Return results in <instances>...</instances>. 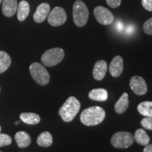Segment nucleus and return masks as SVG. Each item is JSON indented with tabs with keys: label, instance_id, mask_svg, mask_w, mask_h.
I'll use <instances>...</instances> for the list:
<instances>
[{
	"label": "nucleus",
	"instance_id": "ddd939ff",
	"mask_svg": "<svg viewBox=\"0 0 152 152\" xmlns=\"http://www.w3.org/2000/svg\"><path fill=\"white\" fill-rule=\"evenodd\" d=\"M18 9L17 0H3L2 11L7 17H11L16 14Z\"/></svg>",
	"mask_w": 152,
	"mask_h": 152
},
{
	"label": "nucleus",
	"instance_id": "7c9ffc66",
	"mask_svg": "<svg viewBox=\"0 0 152 152\" xmlns=\"http://www.w3.org/2000/svg\"><path fill=\"white\" fill-rule=\"evenodd\" d=\"M1 1H2V0H0V4L1 3Z\"/></svg>",
	"mask_w": 152,
	"mask_h": 152
},
{
	"label": "nucleus",
	"instance_id": "b1692460",
	"mask_svg": "<svg viewBox=\"0 0 152 152\" xmlns=\"http://www.w3.org/2000/svg\"><path fill=\"white\" fill-rule=\"evenodd\" d=\"M141 125L144 129L152 130V117H145L141 120Z\"/></svg>",
	"mask_w": 152,
	"mask_h": 152
},
{
	"label": "nucleus",
	"instance_id": "20e7f679",
	"mask_svg": "<svg viewBox=\"0 0 152 152\" xmlns=\"http://www.w3.org/2000/svg\"><path fill=\"white\" fill-rule=\"evenodd\" d=\"M65 53L61 48H53L47 50L41 57V62L47 67H52L59 64L64 59Z\"/></svg>",
	"mask_w": 152,
	"mask_h": 152
},
{
	"label": "nucleus",
	"instance_id": "c756f323",
	"mask_svg": "<svg viewBox=\"0 0 152 152\" xmlns=\"http://www.w3.org/2000/svg\"><path fill=\"white\" fill-rule=\"evenodd\" d=\"M1 126H0V132H1Z\"/></svg>",
	"mask_w": 152,
	"mask_h": 152
},
{
	"label": "nucleus",
	"instance_id": "c85d7f7f",
	"mask_svg": "<svg viewBox=\"0 0 152 152\" xmlns=\"http://www.w3.org/2000/svg\"><path fill=\"white\" fill-rule=\"evenodd\" d=\"M18 123H19V121H17V122L15 123V124H18Z\"/></svg>",
	"mask_w": 152,
	"mask_h": 152
},
{
	"label": "nucleus",
	"instance_id": "39448f33",
	"mask_svg": "<svg viewBox=\"0 0 152 152\" xmlns=\"http://www.w3.org/2000/svg\"><path fill=\"white\" fill-rule=\"evenodd\" d=\"M30 73L36 83L39 85H46L50 80V75L47 69L39 63H33L30 66Z\"/></svg>",
	"mask_w": 152,
	"mask_h": 152
},
{
	"label": "nucleus",
	"instance_id": "6e6552de",
	"mask_svg": "<svg viewBox=\"0 0 152 152\" xmlns=\"http://www.w3.org/2000/svg\"><path fill=\"white\" fill-rule=\"evenodd\" d=\"M94 15L96 20L104 26L111 25L114 20V16L111 11L101 6H98L94 9Z\"/></svg>",
	"mask_w": 152,
	"mask_h": 152
},
{
	"label": "nucleus",
	"instance_id": "f257e3e1",
	"mask_svg": "<svg viewBox=\"0 0 152 152\" xmlns=\"http://www.w3.org/2000/svg\"><path fill=\"white\" fill-rule=\"evenodd\" d=\"M106 117V112L99 106L87 108L80 114V121L86 126H94L103 122Z\"/></svg>",
	"mask_w": 152,
	"mask_h": 152
},
{
	"label": "nucleus",
	"instance_id": "5701e85b",
	"mask_svg": "<svg viewBox=\"0 0 152 152\" xmlns=\"http://www.w3.org/2000/svg\"><path fill=\"white\" fill-rule=\"evenodd\" d=\"M12 142V139L8 134L0 132V147L8 146Z\"/></svg>",
	"mask_w": 152,
	"mask_h": 152
},
{
	"label": "nucleus",
	"instance_id": "9b49d317",
	"mask_svg": "<svg viewBox=\"0 0 152 152\" xmlns=\"http://www.w3.org/2000/svg\"><path fill=\"white\" fill-rule=\"evenodd\" d=\"M109 72L112 77H117L123 71V59L121 56H116L112 59L109 66Z\"/></svg>",
	"mask_w": 152,
	"mask_h": 152
},
{
	"label": "nucleus",
	"instance_id": "aec40b11",
	"mask_svg": "<svg viewBox=\"0 0 152 152\" xmlns=\"http://www.w3.org/2000/svg\"><path fill=\"white\" fill-rule=\"evenodd\" d=\"M20 118L23 122L28 125H36L40 122V117L35 113H22Z\"/></svg>",
	"mask_w": 152,
	"mask_h": 152
},
{
	"label": "nucleus",
	"instance_id": "2f4dec72",
	"mask_svg": "<svg viewBox=\"0 0 152 152\" xmlns=\"http://www.w3.org/2000/svg\"><path fill=\"white\" fill-rule=\"evenodd\" d=\"M0 90H1V88H0Z\"/></svg>",
	"mask_w": 152,
	"mask_h": 152
},
{
	"label": "nucleus",
	"instance_id": "9d476101",
	"mask_svg": "<svg viewBox=\"0 0 152 152\" xmlns=\"http://www.w3.org/2000/svg\"><path fill=\"white\" fill-rule=\"evenodd\" d=\"M50 13V6L47 3H42L37 7L34 14L33 19L36 23H40L45 20Z\"/></svg>",
	"mask_w": 152,
	"mask_h": 152
},
{
	"label": "nucleus",
	"instance_id": "cd10ccee",
	"mask_svg": "<svg viewBox=\"0 0 152 152\" xmlns=\"http://www.w3.org/2000/svg\"><path fill=\"white\" fill-rule=\"evenodd\" d=\"M143 152H152V144H149L145 146Z\"/></svg>",
	"mask_w": 152,
	"mask_h": 152
},
{
	"label": "nucleus",
	"instance_id": "a878e982",
	"mask_svg": "<svg viewBox=\"0 0 152 152\" xmlns=\"http://www.w3.org/2000/svg\"><path fill=\"white\" fill-rule=\"evenodd\" d=\"M107 4L111 8H117L121 4V0H106Z\"/></svg>",
	"mask_w": 152,
	"mask_h": 152
},
{
	"label": "nucleus",
	"instance_id": "f03ea898",
	"mask_svg": "<svg viewBox=\"0 0 152 152\" xmlns=\"http://www.w3.org/2000/svg\"><path fill=\"white\" fill-rule=\"evenodd\" d=\"M80 109V102L75 96L68 97L58 111V114L64 122H71Z\"/></svg>",
	"mask_w": 152,
	"mask_h": 152
},
{
	"label": "nucleus",
	"instance_id": "393cba45",
	"mask_svg": "<svg viewBox=\"0 0 152 152\" xmlns=\"http://www.w3.org/2000/svg\"><path fill=\"white\" fill-rule=\"evenodd\" d=\"M143 30L146 34L152 35V18L148 19L143 25Z\"/></svg>",
	"mask_w": 152,
	"mask_h": 152
},
{
	"label": "nucleus",
	"instance_id": "1a4fd4ad",
	"mask_svg": "<svg viewBox=\"0 0 152 152\" xmlns=\"http://www.w3.org/2000/svg\"><path fill=\"white\" fill-rule=\"evenodd\" d=\"M130 86L132 92L137 95H144L147 92V85L141 76H133L130 80Z\"/></svg>",
	"mask_w": 152,
	"mask_h": 152
},
{
	"label": "nucleus",
	"instance_id": "bb28decb",
	"mask_svg": "<svg viewBox=\"0 0 152 152\" xmlns=\"http://www.w3.org/2000/svg\"><path fill=\"white\" fill-rule=\"evenodd\" d=\"M142 4L146 10L152 11V0H142Z\"/></svg>",
	"mask_w": 152,
	"mask_h": 152
},
{
	"label": "nucleus",
	"instance_id": "4be33fe9",
	"mask_svg": "<svg viewBox=\"0 0 152 152\" xmlns=\"http://www.w3.org/2000/svg\"><path fill=\"white\" fill-rule=\"evenodd\" d=\"M11 64V59L7 52L0 51V74L4 73L9 68Z\"/></svg>",
	"mask_w": 152,
	"mask_h": 152
},
{
	"label": "nucleus",
	"instance_id": "6ab92c4d",
	"mask_svg": "<svg viewBox=\"0 0 152 152\" xmlns=\"http://www.w3.org/2000/svg\"><path fill=\"white\" fill-rule=\"evenodd\" d=\"M134 140L137 143L142 146H146L149 144L150 138L147 132L144 129H138L135 131L134 135Z\"/></svg>",
	"mask_w": 152,
	"mask_h": 152
},
{
	"label": "nucleus",
	"instance_id": "473e14b6",
	"mask_svg": "<svg viewBox=\"0 0 152 152\" xmlns=\"http://www.w3.org/2000/svg\"><path fill=\"white\" fill-rule=\"evenodd\" d=\"M0 152H2V151H0Z\"/></svg>",
	"mask_w": 152,
	"mask_h": 152
},
{
	"label": "nucleus",
	"instance_id": "0eeeda50",
	"mask_svg": "<svg viewBox=\"0 0 152 152\" xmlns=\"http://www.w3.org/2000/svg\"><path fill=\"white\" fill-rule=\"evenodd\" d=\"M47 18L49 25L56 27L65 23L67 19V15L64 9L60 7H56L49 13Z\"/></svg>",
	"mask_w": 152,
	"mask_h": 152
},
{
	"label": "nucleus",
	"instance_id": "7ed1b4c3",
	"mask_svg": "<svg viewBox=\"0 0 152 152\" xmlns=\"http://www.w3.org/2000/svg\"><path fill=\"white\" fill-rule=\"evenodd\" d=\"M73 21L78 27L86 25L89 18V11L85 4L81 0H77L73 7Z\"/></svg>",
	"mask_w": 152,
	"mask_h": 152
},
{
	"label": "nucleus",
	"instance_id": "412c9836",
	"mask_svg": "<svg viewBox=\"0 0 152 152\" xmlns=\"http://www.w3.org/2000/svg\"><path fill=\"white\" fill-rule=\"evenodd\" d=\"M137 111L145 117H152V102H141L137 106Z\"/></svg>",
	"mask_w": 152,
	"mask_h": 152
},
{
	"label": "nucleus",
	"instance_id": "a211bd4d",
	"mask_svg": "<svg viewBox=\"0 0 152 152\" xmlns=\"http://www.w3.org/2000/svg\"><path fill=\"white\" fill-rule=\"evenodd\" d=\"M37 143L39 147H49L53 143V137L52 134L49 132H42L37 139Z\"/></svg>",
	"mask_w": 152,
	"mask_h": 152
},
{
	"label": "nucleus",
	"instance_id": "2eb2a0df",
	"mask_svg": "<svg viewBox=\"0 0 152 152\" xmlns=\"http://www.w3.org/2000/svg\"><path fill=\"white\" fill-rule=\"evenodd\" d=\"M129 106V100H128V94L124 92L122 96L120 97L118 102L115 103L114 106V109L115 111L118 114H122L126 111Z\"/></svg>",
	"mask_w": 152,
	"mask_h": 152
},
{
	"label": "nucleus",
	"instance_id": "4468645a",
	"mask_svg": "<svg viewBox=\"0 0 152 152\" xmlns=\"http://www.w3.org/2000/svg\"><path fill=\"white\" fill-rule=\"evenodd\" d=\"M15 140L19 148H26L31 144V137L28 133L24 131L18 132L15 135Z\"/></svg>",
	"mask_w": 152,
	"mask_h": 152
},
{
	"label": "nucleus",
	"instance_id": "f3484780",
	"mask_svg": "<svg viewBox=\"0 0 152 152\" xmlns=\"http://www.w3.org/2000/svg\"><path fill=\"white\" fill-rule=\"evenodd\" d=\"M17 11H18L17 17H18V20L23 21L24 20H26L30 13V5L28 1L22 0L18 5Z\"/></svg>",
	"mask_w": 152,
	"mask_h": 152
},
{
	"label": "nucleus",
	"instance_id": "f8f14e48",
	"mask_svg": "<svg viewBox=\"0 0 152 152\" xmlns=\"http://www.w3.org/2000/svg\"><path fill=\"white\" fill-rule=\"evenodd\" d=\"M107 64L105 61L99 60L95 63L93 68V77L96 80H102L105 77L107 71Z\"/></svg>",
	"mask_w": 152,
	"mask_h": 152
},
{
	"label": "nucleus",
	"instance_id": "dca6fc26",
	"mask_svg": "<svg viewBox=\"0 0 152 152\" xmlns=\"http://www.w3.org/2000/svg\"><path fill=\"white\" fill-rule=\"evenodd\" d=\"M88 96L89 98L92 100L105 102L108 99V92L103 88L94 89L89 92Z\"/></svg>",
	"mask_w": 152,
	"mask_h": 152
},
{
	"label": "nucleus",
	"instance_id": "423d86ee",
	"mask_svg": "<svg viewBox=\"0 0 152 152\" xmlns=\"http://www.w3.org/2000/svg\"><path fill=\"white\" fill-rule=\"evenodd\" d=\"M134 136L129 132H118L112 136L111 143L117 149H127L134 143Z\"/></svg>",
	"mask_w": 152,
	"mask_h": 152
}]
</instances>
